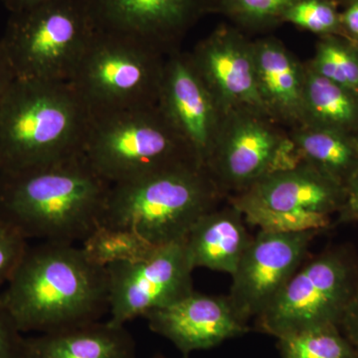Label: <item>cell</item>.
<instances>
[{"label": "cell", "mask_w": 358, "mask_h": 358, "mask_svg": "<svg viewBox=\"0 0 358 358\" xmlns=\"http://www.w3.org/2000/svg\"><path fill=\"white\" fill-rule=\"evenodd\" d=\"M0 300L22 333L102 320L109 313L107 268L91 262L76 244L43 241L28 246Z\"/></svg>", "instance_id": "1"}, {"label": "cell", "mask_w": 358, "mask_h": 358, "mask_svg": "<svg viewBox=\"0 0 358 358\" xmlns=\"http://www.w3.org/2000/svg\"><path fill=\"white\" fill-rule=\"evenodd\" d=\"M110 187L83 155L0 174V215L27 240L76 244L102 224Z\"/></svg>", "instance_id": "2"}, {"label": "cell", "mask_w": 358, "mask_h": 358, "mask_svg": "<svg viewBox=\"0 0 358 358\" xmlns=\"http://www.w3.org/2000/svg\"><path fill=\"white\" fill-rule=\"evenodd\" d=\"M92 115L69 82L15 78L0 103V174L83 155Z\"/></svg>", "instance_id": "3"}, {"label": "cell", "mask_w": 358, "mask_h": 358, "mask_svg": "<svg viewBox=\"0 0 358 358\" xmlns=\"http://www.w3.org/2000/svg\"><path fill=\"white\" fill-rule=\"evenodd\" d=\"M224 195L195 162L113 185L103 225L129 228L159 247L185 240Z\"/></svg>", "instance_id": "4"}, {"label": "cell", "mask_w": 358, "mask_h": 358, "mask_svg": "<svg viewBox=\"0 0 358 358\" xmlns=\"http://www.w3.org/2000/svg\"><path fill=\"white\" fill-rule=\"evenodd\" d=\"M96 31L86 0H48L10 13L0 38L15 78L70 82Z\"/></svg>", "instance_id": "5"}, {"label": "cell", "mask_w": 358, "mask_h": 358, "mask_svg": "<svg viewBox=\"0 0 358 358\" xmlns=\"http://www.w3.org/2000/svg\"><path fill=\"white\" fill-rule=\"evenodd\" d=\"M83 155L112 185L178 164H199L157 105L92 117Z\"/></svg>", "instance_id": "6"}, {"label": "cell", "mask_w": 358, "mask_h": 358, "mask_svg": "<svg viewBox=\"0 0 358 358\" xmlns=\"http://www.w3.org/2000/svg\"><path fill=\"white\" fill-rule=\"evenodd\" d=\"M166 55L145 42L96 29L69 83L92 117L157 105Z\"/></svg>", "instance_id": "7"}, {"label": "cell", "mask_w": 358, "mask_h": 358, "mask_svg": "<svg viewBox=\"0 0 358 358\" xmlns=\"http://www.w3.org/2000/svg\"><path fill=\"white\" fill-rule=\"evenodd\" d=\"M357 289L358 264L350 250H327L299 268L256 317V329L281 338L317 327H339Z\"/></svg>", "instance_id": "8"}, {"label": "cell", "mask_w": 358, "mask_h": 358, "mask_svg": "<svg viewBox=\"0 0 358 358\" xmlns=\"http://www.w3.org/2000/svg\"><path fill=\"white\" fill-rule=\"evenodd\" d=\"M345 187L299 160L229 196L245 221L262 230L322 231L343 207Z\"/></svg>", "instance_id": "9"}, {"label": "cell", "mask_w": 358, "mask_h": 358, "mask_svg": "<svg viewBox=\"0 0 358 358\" xmlns=\"http://www.w3.org/2000/svg\"><path fill=\"white\" fill-rule=\"evenodd\" d=\"M299 162L289 133L261 110L223 113L206 171L223 195L244 192L266 174Z\"/></svg>", "instance_id": "10"}, {"label": "cell", "mask_w": 358, "mask_h": 358, "mask_svg": "<svg viewBox=\"0 0 358 358\" xmlns=\"http://www.w3.org/2000/svg\"><path fill=\"white\" fill-rule=\"evenodd\" d=\"M193 270L185 239L157 247L136 262L108 266V320L126 326L136 317L185 298L194 292Z\"/></svg>", "instance_id": "11"}, {"label": "cell", "mask_w": 358, "mask_h": 358, "mask_svg": "<svg viewBox=\"0 0 358 358\" xmlns=\"http://www.w3.org/2000/svg\"><path fill=\"white\" fill-rule=\"evenodd\" d=\"M319 231L260 229L252 238L232 275L228 300L235 315L247 324L271 305L303 265Z\"/></svg>", "instance_id": "12"}, {"label": "cell", "mask_w": 358, "mask_h": 358, "mask_svg": "<svg viewBox=\"0 0 358 358\" xmlns=\"http://www.w3.org/2000/svg\"><path fill=\"white\" fill-rule=\"evenodd\" d=\"M157 107L206 169L223 113L195 69L190 53L166 56Z\"/></svg>", "instance_id": "13"}, {"label": "cell", "mask_w": 358, "mask_h": 358, "mask_svg": "<svg viewBox=\"0 0 358 358\" xmlns=\"http://www.w3.org/2000/svg\"><path fill=\"white\" fill-rule=\"evenodd\" d=\"M96 29L126 35L169 55L209 0H86Z\"/></svg>", "instance_id": "14"}, {"label": "cell", "mask_w": 358, "mask_h": 358, "mask_svg": "<svg viewBox=\"0 0 358 358\" xmlns=\"http://www.w3.org/2000/svg\"><path fill=\"white\" fill-rule=\"evenodd\" d=\"M190 57L222 113L252 108L267 115L257 87L253 42L239 30L220 26L197 44Z\"/></svg>", "instance_id": "15"}, {"label": "cell", "mask_w": 358, "mask_h": 358, "mask_svg": "<svg viewBox=\"0 0 358 358\" xmlns=\"http://www.w3.org/2000/svg\"><path fill=\"white\" fill-rule=\"evenodd\" d=\"M143 317L154 333L171 341L185 357L197 350H210L249 331L248 324L235 315L228 296H209L195 291Z\"/></svg>", "instance_id": "16"}, {"label": "cell", "mask_w": 358, "mask_h": 358, "mask_svg": "<svg viewBox=\"0 0 358 358\" xmlns=\"http://www.w3.org/2000/svg\"><path fill=\"white\" fill-rule=\"evenodd\" d=\"M257 87L266 113L289 128L303 121V64L275 38L253 42Z\"/></svg>", "instance_id": "17"}, {"label": "cell", "mask_w": 358, "mask_h": 358, "mask_svg": "<svg viewBox=\"0 0 358 358\" xmlns=\"http://www.w3.org/2000/svg\"><path fill=\"white\" fill-rule=\"evenodd\" d=\"M25 358H136L134 336L109 320L25 338Z\"/></svg>", "instance_id": "18"}, {"label": "cell", "mask_w": 358, "mask_h": 358, "mask_svg": "<svg viewBox=\"0 0 358 358\" xmlns=\"http://www.w3.org/2000/svg\"><path fill=\"white\" fill-rule=\"evenodd\" d=\"M243 214L229 203L200 219L185 238L193 267L232 275L252 238Z\"/></svg>", "instance_id": "19"}, {"label": "cell", "mask_w": 358, "mask_h": 358, "mask_svg": "<svg viewBox=\"0 0 358 358\" xmlns=\"http://www.w3.org/2000/svg\"><path fill=\"white\" fill-rule=\"evenodd\" d=\"M289 136L299 160L345 187L358 169L357 134L301 124L291 129Z\"/></svg>", "instance_id": "20"}, {"label": "cell", "mask_w": 358, "mask_h": 358, "mask_svg": "<svg viewBox=\"0 0 358 358\" xmlns=\"http://www.w3.org/2000/svg\"><path fill=\"white\" fill-rule=\"evenodd\" d=\"M303 126L358 134V96L303 64Z\"/></svg>", "instance_id": "21"}, {"label": "cell", "mask_w": 358, "mask_h": 358, "mask_svg": "<svg viewBox=\"0 0 358 358\" xmlns=\"http://www.w3.org/2000/svg\"><path fill=\"white\" fill-rule=\"evenodd\" d=\"M81 248L91 262L107 268L147 258L157 247L136 231L101 224L82 242Z\"/></svg>", "instance_id": "22"}, {"label": "cell", "mask_w": 358, "mask_h": 358, "mask_svg": "<svg viewBox=\"0 0 358 358\" xmlns=\"http://www.w3.org/2000/svg\"><path fill=\"white\" fill-rule=\"evenodd\" d=\"M317 74L358 96V45L343 36L320 37L308 62Z\"/></svg>", "instance_id": "23"}, {"label": "cell", "mask_w": 358, "mask_h": 358, "mask_svg": "<svg viewBox=\"0 0 358 358\" xmlns=\"http://www.w3.org/2000/svg\"><path fill=\"white\" fill-rule=\"evenodd\" d=\"M278 341L282 358H358L357 350L336 326L308 329Z\"/></svg>", "instance_id": "24"}, {"label": "cell", "mask_w": 358, "mask_h": 358, "mask_svg": "<svg viewBox=\"0 0 358 358\" xmlns=\"http://www.w3.org/2000/svg\"><path fill=\"white\" fill-rule=\"evenodd\" d=\"M301 0H209L208 13H222L242 27L262 29L282 22Z\"/></svg>", "instance_id": "25"}, {"label": "cell", "mask_w": 358, "mask_h": 358, "mask_svg": "<svg viewBox=\"0 0 358 358\" xmlns=\"http://www.w3.org/2000/svg\"><path fill=\"white\" fill-rule=\"evenodd\" d=\"M282 22L292 23L320 37L345 36L341 13L329 0H301L287 11Z\"/></svg>", "instance_id": "26"}, {"label": "cell", "mask_w": 358, "mask_h": 358, "mask_svg": "<svg viewBox=\"0 0 358 358\" xmlns=\"http://www.w3.org/2000/svg\"><path fill=\"white\" fill-rule=\"evenodd\" d=\"M27 248V239L0 215V289L9 281Z\"/></svg>", "instance_id": "27"}, {"label": "cell", "mask_w": 358, "mask_h": 358, "mask_svg": "<svg viewBox=\"0 0 358 358\" xmlns=\"http://www.w3.org/2000/svg\"><path fill=\"white\" fill-rule=\"evenodd\" d=\"M0 300V358H25V338Z\"/></svg>", "instance_id": "28"}, {"label": "cell", "mask_w": 358, "mask_h": 358, "mask_svg": "<svg viewBox=\"0 0 358 358\" xmlns=\"http://www.w3.org/2000/svg\"><path fill=\"white\" fill-rule=\"evenodd\" d=\"M339 223L358 222V169L345 185V197L338 213Z\"/></svg>", "instance_id": "29"}, {"label": "cell", "mask_w": 358, "mask_h": 358, "mask_svg": "<svg viewBox=\"0 0 358 358\" xmlns=\"http://www.w3.org/2000/svg\"><path fill=\"white\" fill-rule=\"evenodd\" d=\"M339 327L358 355V289L343 313Z\"/></svg>", "instance_id": "30"}, {"label": "cell", "mask_w": 358, "mask_h": 358, "mask_svg": "<svg viewBox=\"0 0 358 358\" xmlns=\"http://www.w3.org/2000/svg\"><path fill=\"white\" fill-rule=\"evenodd\" d=\"M341 20L346 38L358 41V0L346 6L345 13H341Z\"/></svg>", "instance_id": "31"}, {"label": "cell", "mask_w": 358, "mask_h": 358, "mask_svg": "<svg viewBox=\"0 0 358 358\" xmlns=\"http://www.w3.org/2000/svg\"><path fill=\"white\" fill-rule=\"evenodd\" d=\"M14 79H15V76H14L13 68L7 58L1 38H0V103Z\"/></svg>", "instance_id": "32"}, {"label": "cell", "mask_w": 358, "mask_h": 358, "mask_svg": "<svg viewBox=\"0 0 358 358\" xmlns=\"http://www.w3.org/2000/svg\"><path fill=\"white\" fill-rule=\"evenodd\" d=\"M48 0H2L10 13H20L32 7L39 6Z\"/></svg>", "instance_id": "33"}, {"label": "cell", "mask_w": 358, "mask_h": 358, "mask_svg": "<svg viewBox=\"0 0 358 358\" xmlns=\"http://www.w3.org/2000/svg\"><path fill=\"white\" fill-rule=\"evenodd\" d=\"M341 1L343 2V3L346 4V6H350V4H352V2L357 1V0H341Z\"/></svg>", "instance_id": "34"}, {"label": "cell", "mask_w": 358, "mask_h": 358, "mask_svg": "<svg viewBox=\"0 0 358 358\" xmlns=\"http://www.w3.org/2000/svg\"><path fill=\"white\" fill-rule=\"evenodd\" d=\"M154 358H164V357H155ZM185 358H188V357H185Z\"/></svg>", "instance_id": "35"}, {"label": "cell", "mask_w": 358, "mask_h": 358, "mask_svg": "<svg viewBox=\"0 0 358 358\" xmlns=\"http://www.w3.org/2000/svg\"><path fill=\"white\" fill-rule=\"evenodd\" d=\"M355 43H357L358 45V41L355 42Z\"/></svg>", "instance_id": "36"}, {"label": "cell", "mask_w": 358, "mask_h": 358, "mask_svg": "<svg viewBox=\"0 0 358 358\" xmlns=\"http://www.w3.org/2000/svg\"><path fill=\"white\" fill-rule=\"evenodd\" d=\"M357 141H358V134H357Z\"/></svg>", "instance_id": "37"}]
</instances>
